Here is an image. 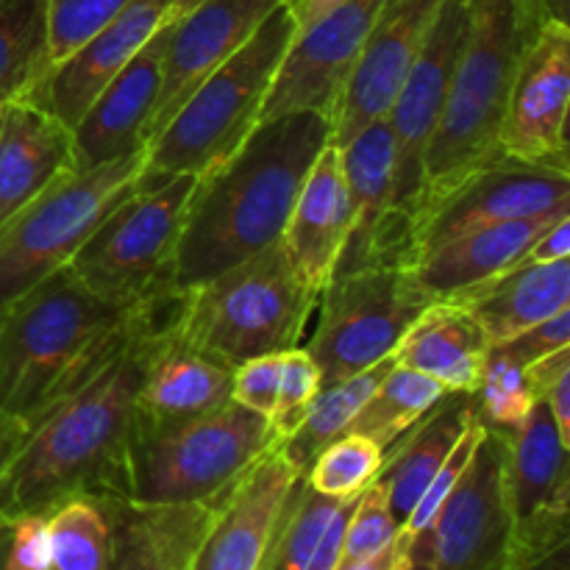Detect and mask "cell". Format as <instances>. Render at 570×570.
<instances>
[{"instance_id": "obj_36", "label": "cell", "mask_w": 570, "mask_h": 570, "mask_svg": "<svg viewBox=\"0 0 570 570\" xmlns=\"http://www.w3.org/2000/svg\"><path fill=\"white\" fill-rule=\"evenodd\" d=\"M476 395L479 421L484 429L504 434L521 426L532 406L538 404L529 390L527 373L512 356H507L499 345L488 351L484 356L479 384L473 390Z\"/></svg>"}, {"instance_id": "obj_42", "label": "cell", "mask_w": 570, "mask_h": 570, "mask_svg": "<svg viewBox=\"0 0 570 570\" xmlns=\"http://www.w3.org/2000/svg\"><path fill=\"white\" fill-rule=\"evenodd\" d=\"M278 382H282V354H262L234 367L232 399L245 410L271 421L276 412Z\"/></svg>"}, {"instance_id": "obj_39", "label": "cell", "mask_w": 570, "mask_h": 570, "mask_svg": "<svg viewBox=\"0 0 570 570\" xmlns=\"http://www.w3.org/2000/svg\"><path fill=\"white\" fill-rule=\"evenodd\" d=\"M399 532L401 523L393 515V510H390L387 495L373 482L356 499L354 512L348 518V527H345L343 554H340V560L354 562L382 554L384 549L399 543Z\"/></svg>"}, {"instance_id": "obj_32", "label": "cell", "mask_w": 570, "mask_h": 570, "mask_svg": "<svg viewBox=\"0 0 570 570\" xmlns=\"http://www.w3.org/2000/svg\"><path fill=\"white\" fill-rule=\"evenodd\" d=\"M449 393L445 387H440L438 382H432L423 373L410 371V367L393 365L387 371V376L379 382V387L373 390L371 399L365 401L360 412H356L354 423H351V434H362L371 443H376L384 451L395 443L399 438H404L434 404H438L443 395Z\"/></svg>"}, {"instance_id": "obj_17", "label": "cell", "mask_w": 570, "mask_h": 570, "mask_svg": "<svg viewBox=\"0 0 570 570\" xmlns=\"http://www.w3.org/2000/svg\"><path fill=\"white\" fill-rule=\"evenodd\" d=\"M570 212V176L560 170L523 165L501 156L460 184L432 215L423 220L415 239V262L440 243L527 217Z\"/></svg>"}, {"instance_id": "obj_18", "label": "cell", "mask_w": 570, "mask_h": 570, "mask_svg": "<svg viewBox=\"0 0 570 570\" xmlns=\"http://www.w3.org/2000/svg\"><path fill=\"white\" fill-rule=\"evenodd\" d=\"M443 3L445 0H384L332 117L334 145H345L365 126L387 117Z\"/></svg>"}, {"instance_id": "obj_19", "label": "cell", "mask_w": 570, "mask_h": 570, "mask_svg": "<svg viewBox=\"0 0 570 570\" xmlns=\"http://www.w3.org/2000/svg\"><path fill=\"white\" fill-rule=\"evenodd\" d=\"M298 479L278 445L212 504L184 570H262L278 512Z\"/></svg>"}, {"instance_id": "obj_30", "label": "cell", "mask_w": 570, "mask_h": 570, "mask_svg": "<svg viewBox=\"0 0 570 570\" xmlns=\"http://www.w3.org/2000/svg\"><path fill=\"white\" fill-rule=\"evenodd\" d=\"M490 343L479 323L451 301L423 309L393 351L395 365L423 373L449 393H473Z\"/></svg>"}, {"instance_id": "obj_24", "label": "cell", "mask_w": 570, "mask_h": 570, "mask_svg": "<svg viewBox=\"0 0 570 570\" xmlns=\"http://www.w3.org/2000/svg\"><path fill=\"white\" fill-rule=\"evenodd\" d=\"M70 170V126L28 100L0 106V226Z\"/></svg>"}, {"instance_id": "obj_25", "label": "cell", "mask_w": 570, "mask_h": 570, "mask_svg": "<svg viewBox=\"0 0 570 570\" xmlns=\"http://www.w3.org/2000/svg\"><path fill=\"white\" fill-rule=\"evenodd\" d=\"M440 301L462 306L488 337L490 348L549 321L570 306V262L532 265L518 262L510 271L451 293Z\"/></svg>"}, {"instance_id": "obj_26", "label": "cell", "mask_w": 570, "mask_h": 570, "mask_svg": "<svg viewBox=\"0 0 570 570\" xmlns=\"http://www.w3.org/2000/svg\"><path fill=\"white\" fill-rule=\"evenodd\" d=\"M476 421V395L445 393L404 438H399L384 451L376 484L387 495V504L399 523L406 521L423 490L438 476L462 434Z\"/></svg>"}, {"instance_id": "obj_1", "label": "cell", "mask_w": 570, "mask_h": 570, "mask_svg": "<svg viewBox=\"0 0 570 570\" xmlns=\"http://www.w3.org/2000/svg\"><path fill=\"white\" fill-rule=\"evenodd\" d=\"M332 142V120L298 111L265 120L198 181L189 204L170 293H187L278 243L312 161Z\"/></svg>"}, {"instance_id": "obj_4", "label": "cell", "mask_w": 570, "mask_h": 570, "mask_svg": "<svg viewBox=\"0 0 570 570\" xmlns=\"http://www.w3.org/2000/svg\"><path fill=\"white\" fill-rule=\"evenodd\" d=\"M465 42L423 159L415 239L423 220L465 178L504 156L501 122L512 81L546 22L538 0H465Z\"/></svg>"}, {"instance_id": "obj_22", "label": "cell", "mask_w": 570, "mask_h": 570, "mask_svg": "<svg viewBox=\"0 0 570 570\" xmlns=\"http://www.w3.org/2000/svg\"><path fill=\"white\" fill-rule=\"evenodd\" d=\"M282 3L287 0H198L173 20L159 100L148 126V142L170 122L193 89L215 67H220Z\"/></svg>"}, {"instance_id": "obj_6", "label": "cell", "mask_w": 570, "mask_h": 570, "mask_svg": "<svg viewBox=\"0 0 570 570\" xmlns=\"http://www.w3.org/2000/svg\"><path fill=\"white\" fill-rule=\"evenodd\" d=\"M293 37V11L282 3L150 139L137 176L139 187H156L173 176L204 178L215 173L259 126L262 106Z\"/></svg>"}, {"instance_id": "obj_38", "label": "cell", "mask_w": 570, "mask_h": 570, "mask_svg": "<svg viewBox=\"0 0 570 570\" xmlns=\"http://www.w3.org/2000/svg\"><path fill=\"white\" fill-rule=\"evenodd\" d=\"M128 3L131 0H48V56H45V72H50L72 50L81 48L89 37H95Z\"/></svg>"}, {"instance_id": "obj_20", "label": "cell", "mask_w": 570, "mask_h": 570, "mask_svg": "<svg viewBox=\"0 0 570 570\" xmlns=\"http://www.w3.org/2000/svg\"><path fill=\"white\" fill-rule=\"evenodd\" d=\"M178 17V14H176ZM176 17L165 22L134 59L100 89L72 128L76 170L109 165L148 148V126L154 120L161 89L167 39Z\"/></svg>"}, {"instance_id": "obj_34", "label": "cell", "mask_w": 570, "mask_h": 570, "mask_svg": "<svg viewBox=\"0 0 570 570\" xmlns=\"http://www.w3.org/2000/svg\"><path fill=\"white\" fill-rule=\"evenodd\" d=\"M348 499H328L298 476L284 499L262 570H312L321 540Z\"/></svg>"}, {"instance_id": "obj_50", "label": "cell", "mask_w": 570, "mask_h": 570, "mask_svg": "<svg viewBox=\"0 0 570 570\" xmlns=\"http://www.w3.org/2000/svg\"><path fill=\"white\" fill-rule=\"evenodd\" d=\"M540 9H543L546 20L568 22L570 17V0H538Z\"/></svg>"}, {"instance_id": "obj_21", "label": "cell", "mask_w": 570, "mask_h": 570, "mask_svg": "<svg viewBox=\"0 0 570 570\" xmlns=\"http://www.w3.org/2000/svg\"><path fill=\"white\" fill-rule=\"evenodd\" d=\"M176 14L178 0H131L95 37L45 72L22 100L76 128L95 95Z\"/></svg>"}, {"instance_id": "obj_5", "label": "cell", "mask_w": 570, "mask_h": 570, "mask_svg": "<svg viewBox=\"0 0 570 570\" xmlns=\"http://www.w3.org/2000/svg\"><path fill=\"white\" fill-rule=\"evenodd\" d=\"M282 443L267 417L237 401L195 415L134 410L126 499L148 507L209 504Z\"/></svg>"}, {"instance_id": "obj_51", "label": "cell", "mask_w": 570, "mask_h": 570, "mask_svg": "<svg viewBox=\"0 0 570 570\" xmlns=\"http://www.w3.org/2000/svg\"><path fill=\"white\" fill-rule=\"evenodd\" d=\"M11 540V518L0 515V570L6 566V551H9Z\"/></svg>"}, {"instance_id": "obj_29", "label": "cell", "mask_w": 570, "mask_h": 570, "mask_svg": "<svg viewBox=\"0 0 570 570\" xmlns=\"http://www.w3.org/2000/svg\"><path fill=\"white\" fill-rule=\"evenodd\" d=\"M173 323L156 337L150 351L137 395L139 410L154 415H195L228 404L234 367L178 337Z\"/></svg>"}, {"instance_id": "obj_28", "label": "cell", "mask_w": 570, "mask_h": 570, "mask_svg": "<svg viewBox=\"0 0 570 570\" xmlns=\"http://www.w3.org/2000/svg\"><path fill=\"white\" fill-rule=\"evenodd\" d=\"M111 527L109 570H184L212 504L148 507L128 499H98Z\"/></svg>"}, {"instance_id": "obj_2", "label": "cell", "mask_w": 570, "mask_h": 570, "mask_svg": "<svg viewBox=\"0 0 570 570\" xmlns=\"http://www.w3.org/2000/svg\"><path fill=\"white\" fill-rule=\"evenodd\" d=\"M173 321L176 317L134 337L92 379L28 426L26 440L0 476V515L11 521L50 515L78 495L126 499L128 429L150 351Z\"/></svg>"}, {"instance_id": "obj_11", "label": "cell", "mask_w": 570, "mask_h": 570, "mask_svg": "<svg viewBox=\"0 0 570 570\" xmlns=\"http://www.w3.org/2000/svg\"><path fill=\"white\" fill-rule=\"evenodd\" d=\"M504 456V434L484 429L432 529L406 549L395 546V570H507L512 518Z\"/></svg>"}, {"instance_id": "obj_16", "label": "cell", "mask_w": 570, "mask_h": 570, "mask_svg": "<svg viewBox=\"0 0 570 570\" xmlns=\"http://www.w3.org/2000/svg\"><path fill=\"white\" fill-rule=\"evenodd\" d=\"M354 195V228L334 273L362 267H412V232L395 200V142L387 117L337 145Z\"/></svg>"}, {"instance_id": "obj_44", "label": "cell", "mask_w": 570, "mask_h": 570, "mask_svg": "<svg viewBox=\"0 0 570 570\" xmlns=\"http://www.w3.org/2000/svg\"><path fill=\"white\" fill-rule=\"evenodd\" d=\"M3 570H50L48 515H20L11 521Z\"/></svg>"}, {"instance_id": "obj_23", "label": "cell", "mask_w": 570, "mask_h": 570, "mask_svg": "<svg viewBox=\"0 0 570 570\" xmlns=\"http://www.w3.org/2000/svg\"><path fill=\"white\" fill-rule=\"evenodd\" d=\"M351 228H354V195L345 178L340 148L328 142L312 161L282 234L289 262L315 293L332 282Z\"/></svg>"}, {"instance_id": "obj_13", "label": "cell", "mask_w": 570, "mask_h": 570, "mask_svg": "<svg viewBox=\"0 0 570 570\" xmlns=\"http://www.w3.org/2000/svg\"><path fill=\"white\" fill-rule=\"evenodd\" d=\"M382 3L384 0H343L312 26L295 31L262 106L259 122L298 111H317L332 120Z\"/></svg>"}, {"instance_id": "obj_40", "label": "cell", "mask_w": 570, "mask_h": 570, "mask_svg": "<svg viewBox=\"0 0 570 570\" xmlns=\"http://www.w3.org/2000/svg\"><path fill=\"white\" fill-rule=\"evenodd\" d=\"M482 421L473 423L471 429H468L465 434H462V440L456 443V449L451 451L449 460L443 462V468L438 471V476L429 482V488L423 490V495L417 499V504L412 507V512L406 515V521L401 523V532H399V549H406V546H412L415 540H421L423 534L432 529V523L438 521L440 510H443L445 499L451 495V490H454V484L460 482L462 471H465L468 460H471L473 449H476V443L482 440Z\"/></svg>"}, {"instance_id": "obj_14", "label": "cell", "mask_w": 570, "mask_h": 570, "mask_svg": "<svg viewBox=\"0 0 570 570\" xmlns=\"http://www.w3.org/2000/svg\"><path fill=\"white\" fill-rule=\"evenodd\" d=\"M468 9L465 0H445L438 11L432 31L395 95L387 111L390 131L395 142V200L415 245V212L423 181V159L438 128L451 76L465 42Z\"/></svg>"}, {"instance_id": "obj_15", "label": "cell", "mask_w": 570, "mask_h": 570, "mask_svg": "<svg viewBox=\"0 0 570 570\" xmlns=\"http://www.w3.org/2000/svg\"><path fill=\"white\" fill-rule=\"evenodd\" d=\"M570 26L546 20L523 53L501 122V154L568 173Z\"/></svg>"}, {"instance_id": "obj_12", "label": "cell", "mask_w": 570, "mask_h": 570, "mask_svg": "<svg viewBox=\"0 0 570 570\" xmlns=\"http://www.w3.org/2000/svg\"><path fill=\"white\" fill-rule=\"evenodd\" d=\"M504 490L512 518L507 570H515L570 543L568 445L543 401L532 406L521 426L504 432Z\"/></svg>"}, {"instance_id": "obj_47", "label": "cell", "mask_w": 570, "mask_h": 570, "mask_svg": "<svg viewBox=\"0 0 570 570\" xmlns=\"http://www.w3.org/2000/svg\"><path fill=\"white\" fill-rule=\"evenodd\" d=\"M26 434H28L26 423L17 421L14 415H9V412L0 406V476H3V471L9 468V462L14 460L17 449L22 445Z\"/></svg>"}, {"instance_id": "obj_7", "label": "cell", "mask_w": 570, "mask_h": 570, "mask_svg": "<svg viewBox=\"0 0 570 570\" xmlns=\"http://www.w3.org/2000/svg\"><path fill=\"white\" fill-rule=\"evenodd\" d=\"M321 293L289 262L282 239L181 293L173 328L178 337L232 367L262 354L298 348Z\"/></svg>"}, {"instance_id": "obj_33", "label": "cell", "mask_w": 570, "mask_h": 570, "mask_svg": "<svg viewBox=\"0 0 570 570\" xmlns=\"http://www.w3.org/2000/svg\"><path fill=\"white\" fill-rule=\"evenodd\" d=\"M48 0H0V106L22 100L45 72Z\"/></svg>"}, {"instance_id": "obj_43", "label": "cell", "mask_w": 570, "mask_h": 570, "mask_svg": "<svg viewBox=\"0 0 570 570\" xmlns=\"http://www.w3.org/2000/svg\"><path fill=\"white\" fill-rule=\"evenodd\" d=\"M570 345V306L551 315L549 321L538 323V326L527 328V332L515 334L512 340L501 343L499 348L507 356L518 362L521 367L532 365V362L543 360V356L554 354V351L568 348Z\"/></svg>"}, {"instance_id": "obj_10", "label": "cell", "mask_w": 570, "mask_h": 570, "mask_svg": "<svg viewBox=\"0 0 570 570\" xmlns=\"http://www.w3.org/2000/svg\"><path fill=\"white\" fill-rule=\"evenodd\" d=\"M317 304L321 315L304 351L326 387L393 356L434 298L412 267H362L334 273Z\"/></svg>"}, {"instance_id": "obj_45", "label": "cell", "mask_w": 570, "mask_h": 570, "mask_svg": "<svg viewBox=\"0 0 570 570\" xmlns=\"http://www.w3.org/2000/svg\"><path fill=\"white\" fill-rule=\"evenodd\" d=\"M570 256V212L568 215L557 217L551 226H546L538 234L529 250L523 254V262L532 265H549V262H562Z\"/></svg>"}, {"instance_id": "obj_48", "label": "cell", "mask_w": 570, "mask_h": 570, "mask_svg": "<svg viewBox=\"0 0 570 570\" xmlns=\"http://www.w3.org/2000/svg\"><path fill=\"white\" fill-rule=\"evenodd\" d=\"M340 3H343V0H287L289 11H293L295 31L312 26L317 17H323L326 11H332L334 6H340Z\"/></svg>"}, {"instance_id": "obj_8", "label": "cell", "mask_w": 570, "mask_h": 570, "mask_svg": "<svg viewBox=\"0 0 570 570\" xmlns=\"http://www.w3.org/2000/svg\"><path fill=\"white\" fill-rule=\"evenodd\" d=\"M142 165L139 150L92 170H70L0 226V317L42 278L70 265L95 226L134 193Z\"/></svg>"}, {"instance_id": "obj_52", "label": "cell", "mask_w": 570, "mask_h": 570, "mask_svg": "<svg viewBox=\"0 0 570 570\" xmlns=\"http://www.w3.org/2000/svg\"><path fill=\"white\" fill-rule=\"evenodd\" d=\"M198 0H178V14H184V11L189 9V6H195Z\"/></svg>"}, {"instance_id": "obj_9", "label": "cell", "mask_w": 570, "mask_h": 570, "mask_svg": "<svg viewBox=\"0 0 570 570\" xmlns=\"http://www.w3.org/2000/svg\"><path fill=\"white\" fill-rule=\"evenodd\" d=\"M198 181V176H173L156 187L134 181V193L72 256V273L92 293L120 304L170 295L173 259Z\"/></svg>"}, {"instance_id": "obj_37", "label": "cell", "mask_w": 570, "mask_h": 570, "mask_svg": "<svg viewBox=\"0 0 570 570\" xmlns=\"http://www.w3.org/2000/svg\"><path fill=\"white\" fill-rule=\"evenodd\" d=\"M382 462L384 454L376 443L348 432L315 456L304 479L328 499H354L376 482Z\"/></svg>"}, {"instance_id": "obj_41", "label": "cell", "mask_w": 570, "mask_h": 570, "mask_svg": "<svg viewBox=\"0 0 570 570\" xmlns=\"http://www.w3.org/2000/svg\"><path fill=\"white\" fill-rule=\"evenodd\" d=\"M323 379L315 360L304 348H289L282 354V382H278L276 412L271 423L278 440L289 438L301 426L304 415L309 412L312 401L321 393Z\"/></svg>"}, {"instance_id": "obj_27", "label": "cell", "mask_w": 570, "mask_h": 570, "mask_svg": "<svg viewBox=\"0 0 570 570\" xmlns=\"http://www.w3.org/2000/svg\"><path fill=\"white\" fill-rule=\"evenodd\" d=\"M562 215H568V212L473 228V232L460 234V237L426 250L412 265V271H415L421 287L434 301H440L445 295L460 293V289L473 287L484 278H493L515 267L518 262H523V254L538 239V234Z\"/></svg>"}, {"instance_id": "obj_35", "label": "cell", "mask_w": 570, "mask_h": 570, "mask_svg": "<svg viewBox=\"0 0 570 570\" xmlns=\"http://www.w3.org/2000/svg\"><path fill=\"white\" fill-rule=\"evenodd\" d=\"M50 570H109L111 527L98 499L65 501L48 515Z\"/></svg>"}, {"instance_id": "obj_3", "label": "cell", "mask_w": 570, "mask_h": 570, "mask_svg": "<svg viewBox=\"0 0 570 570\" xmlns=\"http://www.w3.org/2000/svg\"><path fill=\"white\" fill-rule=\"evenodd\" d=\"M178 304V293L120 304L92 293L70 265L50 273L0 317V406L31 426L134 337L176 317Z\"/></svg>"}, {"instance_id": "obj_31", "label": "cell", "mask_w": 570, "mask_h": 570, "mask_svg": "<svg viewBox=\"0 0 570 570\" xmlns=\"http://www.w3.org/2000/svg\"><path fill=\"white\" fill-rule=\"evenodd\" d=\"M393 365L395 356H387V360L376 362V365L365 367V371L354 373V376L343 379V382L321 387V393L315 395V401H312L309 412L304 415L301 426L295 429L289 438H284L282 443H278V451H282L284 460L295 468L298 476H304V473L309 471L315 456L321 454L326 445H332L334 440L348 434L356 412L365 406V401L371 399L373 390L379 387V382L387 376V371Z\"/></svg>"}, {"instance_id": "obj_49", "label": "cell", "mask_w": 570, "mask_h": 570, "mask_svg": "<svg viewBox=\"0 0 570 570\" xmlns=\"http://www.w3.org/2000/svg\"><path fill=\"white\" fill-rule=\"evenodd\" d=\"M395 554H399L395 546H390V549H384L382 554L367 557V560H354V562L340 560L334 570H395Z\"/></svg>"}, {"instance_id": "obj_46", "label": "cell", "mask_w": 570, "mask_h": 570, "mask_svg": "<svg viewBox=\"0 0 570 570\" xmlns=\"http://www.w3.org/2000/svg\"><path fill=\"white\" fill-rule=\"evenodd\" d=\"M543 404L546 410H549L551 421H554L560 440L570 445V373H566V376H560L551 384L549 393L543 395Z\"/></svg>"}]
</instances>
